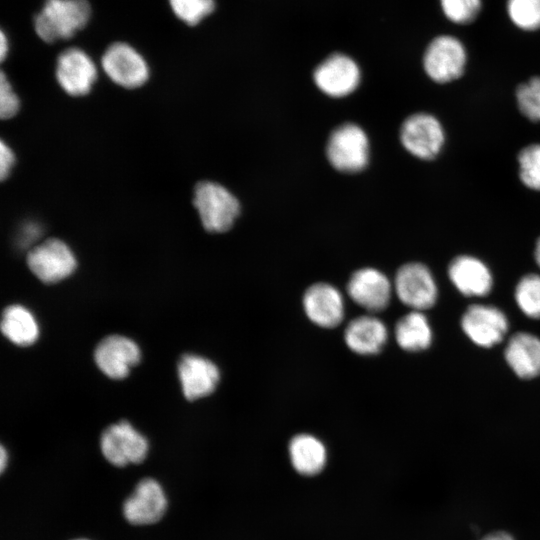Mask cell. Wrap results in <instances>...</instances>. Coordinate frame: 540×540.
<instances>
[{
  "instance_id": "cell-1",
  "label": "cell",
  "mask_w": 540,
  "mask_h": 540,
  "mask_svg": "<svg viewBox=\"0 0 540 540\" xmlns=\"http://www.w3.org/2000/svg\"><path fill=\"white\" fill-rule=\"evenodd\" d=\"M90 17L88 0H45L34 18V29L41 40L53 43L73 37Z\"/></svg>"
},
{
  "instance_id": "cell-2",
  "label": "cell",
  "mask_w": 540,
  "mask_h": 540,
  "mask_svg": "<svg viewBox=\"0 0 540 540\" xmlns=\"http://www.w3.org/2000/svg\"><path fill=\"white\" fill-rule=\"evenodd\" d=\"M193 204L203 227L212 233L229 230L240 213L237 198L213 181H201L195 186Z\"/></svg>"
},
{
  "instance_id": "cell-3",
  "label": "cell",
  "mask_w": 540,
  "mask_h": 540,
  "mask_svg": "<svg viewBox=\"0 0 540 540\" xmlns=\"http://www.w3.org/2000/svg\"><path fill=\"white\" fill-rule=\"evenodd\" d=\"M468 53L464 43L451 34H440L427 45L423 54V69L437 84H448L465 73Z\"/></svg>"
},
{
  "instance_id": "cell-4",
  "label": "cell",
  "mask_w": 540,
  "mask_h": 540,
  "mask_svg": "<svg viewBox=\"0 0 540 540\" xmlns=\"http://www.w3.org/2000/svg\"><path fill=\"white\" fill-rule=\"evenodd\" d=\"M369 152L368 136L355 123L341 124L332 131L327 141V159L340 172L362 171L369 162Z\"/></svg>"
},
{
  "instance_id": "cell-5",
  "label": "cell",
  "mask_w": 540,
  "mask_h": 540,
  "mask_svg": "<svg viewBox=\"0 0 540 540\" xmlns=\"http://www.w3.org/2000/svg\"><path fill=\"white\" fill-rule=\"evenodd\" d=\"M399 135L404 149L412 156L425 161L438 157L446 141L441 121L427 112L409 115L402 122Z\"/></svg>"
},
{
  "instance_id": "cell-6",
  "label": "cell",
  "mask_w": 540,
  "mask_h": 540,
  "mask_svg": "<svg viewBox=\"0 0 540 540\" xmlns=\"http://www.w3.org/2000/svg\"><path fill=\"white\" fill-rule=\"evenodd\" d=\"M26 262L30 271L47 284L66 279L77 268L74 252L58 238H49L35 245L29 250Z\"/></svg>"
},
{
  "instance_id": "cell-7",
  "label": "cell",
  "mask_w": 540,
  "mask_h": 540,
  "mask_svg": "<svg viewBox=\"0 0 540 540\" xmlns=\"http://www.w3.org/2000/svg\"><path fill=\"white\" fill-rule=\"evenodd\" d=\"M101 67L113 83L125 89L143 86L150 76L145 58L125 42H115L107 47L101 57Z\"/></svg>"
},
{
  "instance_id": "cell-8",
  "label": "cell",
  "mask_w": 540,
  "mask_h": 540,
  "mask_svg": "<svg viewBox=\"0 0 540 540\" xmlns=\"http://www.w3.org/2000/svg\"><path fill=\"white\" fill-rule=\"evenodd\" d=\"M100 448L108 462L122 467L142 462L148 452V441L129 422L123 420L103 431Z\"/></svg>"
},
{
  "instance_id": "cell-9",
  "label": "cell",
  "mask_w": 540,
  "mask_h": 540,
  "mask_svg": "<svg viewBox=\"0 0 540 540\" xmlns=\"http://www.w3.org/2000/svg\"><path fill=\"white\" fill-rule=\"evenodd\" d=\"M394 290L402 303L417 311L431 308L438 296L431 271L418 262L404 264L398 269Z\"/></svg>"
},
{
  "instance_id": "cell-10",
  "label": "cell",
  "mask_w": 540,
  "mask_h": 540,
  "mask_svg": "<svg viewBox=\"0 0 540 540\" xmlns=\"http://www.w3.org/2000/svg\"><path fill=\"white\" fill-rule=\"evenodd\" d=\"M55 75L65 93L81 97L91 91L98 72L93 59L84 50L70 47L59 54Z\"/></svg>"
},
{
  "instance_id": "cell-11",
  "label": "cell",
  "mask_w": 540,
  "mask_h": 540,
  "mask_svg": "<svg viewBox=\"0 0 540 540\" xmlns=\"http://www.w3.org/2000/svg\"><path fill=\"white\" fill-rule=\"evenodd\" d=\"M313 80L324 94L341 98L356 90L360 84L361 72L352 58L345 54L334 53L316 67Z\"/></svg>"
},
{
  "instance_id": "cell-12",
  "label": "cell",
  "mask_w": 540,
  "mask_h": 540,
  "mask_svg": "<svg viewBox=\"0 0 540 540\" xmlns=\"http://www.w3.org/2000/svg\"><path fill=\"white\" fill-rule=\"evenodd\" d=\"M506 315L497 307L470 305L461 317L463 332L476 345L489 348L500 343L508 331Z\"/></svg>"
},
{
  "instance_id": "cell-13",
  "label": "cell",
  "mask_w": 540,
  "mask_h": 540,
  "mask_svg": "<svg viewBox=\"0 0 540 540\" xmlns=\"http://www.w3.org/2000/svg\"><path fill=\"white\" fill-rule=\"evenodd\" d=\"M141 359L139 346L122 335H109L95 348L94 360L97 367L111 379H123Z\"/></svg>"
},
{
  "instance_id": "cell-14",
  "label": "cell",
  "mask_w": 540,
  "mask_h": 540,
  "mask_svg": "<svg viewBox=\"0 0 540 540\" xmlns=\"http://www.w3.org/2000/svg\"><path fill=\"white\" fill-rule=\"evenodd\" d=\"M167 500L161 485L152 478L140 480L133 493L123 503V515L134 525L159 521L164 515Z\"/></svg>"
},
{
  "instance_id": "cell-15",
  "label": "cell",
  "mask_w": 540,
  "mask_h": 540,
  "mask_svg": "<svg viewBox=\"0 0 540 540\" xmlns=\"http://www.w3.org/2000/svg\"><path fill=\"white\" fill-rule=\"evenodd\" d=\"M347 293L362 308L379 312L390 302L392 285L381 271L366 267L352 274L347 283Z\"/></svg>"
},
{
  "instance_id": "cell-16",
  "label": "cell",
  "mask_w": 540,
  "mask_h": 540,
  "mask_svg": "<svg viewBox=\"0 0 540 540\" xmlns=\"http://www.w3.org/2000/svg\"><path fill=\"white\" fill-rule=\"evenodd\" d=\"M177 370L183 394L189 401L210 395L220 379L216 364L196 354L181 356Z\"/></svg>"
},
{
  "instance_id": "cell-17",
  "label": "cell",
  "mask_w": 540,
  "mask_h": 540,
  "mask_svg": "<svg viewBox=\"0 0 540 540\" xmlns=\"http://www.w3.org/2000/svg\"><path fill=\"white\" fill-rule=\"evenodd\" d=\"M303 307L307 317L323 328L338 326L345 313L342 294L328 283L311 285L304 293Z\"/></svg>"
},
{
  "instance_id": "cell-18",
  "label": "cell",
  "mask_w": 540,
  "mask_h": 540,
  "mask_svg": "<svg viewBox=\"0 0 540 540\" xmlns=\"http://www.w3.org/2000/svg\"><path fill=\"white\" fill-rule=\"evenodd\" d=\"M448 276L457 290L469 297H483L490 293L493 277L488 266L472 255H459L448 266Z\"/></svg>"
},
{
  "instance_id": "cell-19",
  "label": "cell",
  "mask_w": 540,
  "mask_h": 540,
  "mask_svg": "<svg viewBox=\"0 0 540 540\" xmlns=\"http://www.w3.org/2000/svg\"><path fill=\"white\" fill-rule=\"evenodd\" d=\"M388 339V330L380 319L362 315L350 321L345 329L344 340L353 352L360 355L379 353Z\"/></svg>"
},
{
  "instance_id": "cell-20",
  "label": "cell",
  "mask_w": 540,
  "mask_h": 540,
  "mask_svg": "<svg viewBox=\"0 0 540 540\" xmlns=\"http://www.w3.org/2000/svg\"><path fill=\"white\" fill-rule=\"evenodd\" d=\"M504 356L518 377L531 379L540 374V338L534 334L517 332L512 335Z\"/></svg>"
},
{
  "instance_id": "cell-21",
  "label": "cell",
  "mask_w": 540,
  "mask_h": 540,
  "mask_svg": "<svg viewBox=\"0 0 540 540\" xmlns=\"http://www.w3.org/2000/svg\"><path fill=\"white\" fill-rule=\"evenodd\" d=\"M289 455L294 469L303 475L319 473L327 461L324 444L310 434H298L289 443Z\"/></svg>"
},
{
  "instance_id": "cell-22",
  "label": "cell",
  "mask_w": 540,
  "mask_h": 540,
  "mask_svg": "<svg viewBox=\"0 0 540 540\" xmlns=\"http://www.w3.org/2000/svg\"><path fill=\"white\" fill-rule=\"evenodd\" d=\"M2 334L15 345H32L39 337V325L33 313L26 307L13 304L6 307L1 319Z\"/></svg>"
},
{
  "instance_id": "cell-23",
  "label": "cell",
  "mask_w": 540,
  "mask_h": 540,
  "mask_svg": "<svg viewBox=\"0 0 540 540\" xmlns=\"http://www.w3.org/2000/svg\"><path fill=\"white\" fill-rule=\"evenodd\" d=\"M398 345L409 352L427 349L432 342V329L422 311L412 310L401 317L395 326Z\"/></svg>"
},
{
  "instance_id": "cell-24",
  "label": "cell",
  "mask_w": 540,
  "mask_h": 540,
  "mask_svg": "<svg viewBox=\"0 0 540 540\" xmlns=\"http://www.w3.org/2000/svg\"><path fill=\"white\" fill-rule=\"evenodd\" d=\"M511 23L525 32L540 30V0H506Z\"/></svg>"
},
{
  "instance_id": "cell-25",
  "label": "cell",
  "mask_w": 540,
  "mask_h": 540,
  "mask_svg": "<svg viewBox=\"0 0 540 540\" xmlns=\"http://www.w3.org/2000/svg\"><path fill=\"white\" fill-rule=\"evenodd\" d=\"M514 296L519 309L527 317L540 318V275H524L516 285Z\"/></svg>"
},
{
  "instance_id": "cell-26",
  "label": "cell",
  "mask_w": 540,
  "mask_h": 540,
  "mask_svg": "<svg viewBox=\"0 0 540 540\" xmlns=\"http://www.w3.org/2000/svg\"><path fill=\"white\" fill-rule=\"evenodd\" d=\"M518 176L528 189L540 192V143L524 146L517 155Z\"/></svg>"
},
{
  "instance_id": "cell-27",
  "label": "cell",
  "mask_w": 540,
  "mask_h": 540,
  "mask_svg": "<svg viewBox=\"0 0 540 540\" xmlns=\"http://www.w3.org/2000/svg\"><path fill=\"white\" fill-rule=\"evenodd\" d=\"M519 112L529 121L540 123V75L520 83L515 90Z\"/></svg>"
},
{
  "instance_id": "cell-28",
  "label": "cell",
  "mask_w": 540,
  "mask_h": 540,
  "mask_svg": "<svg viewBox=\"0 0 540 540\" xmlns=\"http://www.w3.org/2000/svg\"><path fill=\"white\" fill-rule=\"evenodd\" d=\"M442 13L456 25L472 24L479 17L482 0H439Z\"/></svg>"
},
{
  "instance_id": "cell-29",
  "label": "cell",
  "mask_w": 540,
  "mask_h": 540,
  "mask_svg": "<svg viewBox=\"0 0 540 540\" xmlns=\"http://www.w3.org/2000/svg\"><path fill=\"white\" fill-rule=\"evenodd\" d=\"M174 15L189 26L199 24L215 9V0H168Z\"/></svg>"
},
{
  "instance_id": "cell-30",
  "label": "cell",
  "mask_w": 540,
  "mask_h": 540,
  "mask_svg": "<svg viewBox=\"0 0 540 540\" xmlns=\"http://www.w3.org/2000/svg\"><path fill=\"white\" fill-rule=\"evenodd\" d=\"M20 109V100L11 83L2 72L0 78V116L2 119L14 117Z\"/></svg>"
},
{
  "instance_id": "cell-31",
  "label": "cell",
  "mask_w": 540,
  "mask_h": 540,
  "mask_svg": "<svg viewBox=\"0 0 540 540\" xmlns=\"http://www.w3.org/2000/svg\"><path fill=\"white\" fill-rule=\"evenodd\" d=\"M16 162V157L11 147L1 140L0 144V176L5 180L11 173Z\"/></svg>"
},
{
  "instance_id": "cell-32",
  "label": "cell",
  "mask_w": 540,
  "mask_h": 540,
  "mask_svg": "<svg viewBox=\"0 0 540 540\" xmlns=\"http://www.w3.org/2000/svg\"><path fill=\"white\" fill-rule=\"evenodd\" d=\"M39 228L34 224L27 225L22 232L24 242H33L39 236Z\"/></svg>"
},
{
  "instance_id": "cell-33",
  "label": "cell",
  "mask_w": 540,
  "mask_h": 540,
  "mask_svg": "<svg viewBox=\"0 0 540 540\" xmlns=\"http://www.w3.org/2000/svg\"><path fill=\"white\" fill-rule=\"evenodd\" d=\"M480 540H515L514 537L505 531H495L491 532L484 537H482Z\"/></svg>"
},
{
  "instance_id": "cell-34",
  "label": "cell",
  "mask_w": 540,
  "mask_h": 540,
  "mask_svg": "<svg viewBox=\"0 0 540 540\" xmlns=\"http://www.w3.org/2000/svg\"><path fill=\"white\" fill-rule=\"evenodd\" d=\"M9 51V41L6 34L2 31L0 34V57L4 61Z\"/></svg>"
},
{
  "instance_id": "cell-35",
  "label": "cell",
  "mask_w": 540,
  "mask_h": 540,
  "mask_svg": "<svg viewBox=\"0 0 540 540\" xmlns=\"http://www.w3.org/2000/svg\"><path fill=\"white\" fill-rule=\"evenodd\" d=\"M7 453H6V450L3 446H1V450H0V469H1V472H3V470L5 469V466H6V462H7Z\"/></svg>"
},
{
  "instance_id": "cell-36",
  "label": "cell",
  "mask_w": 540,
  "mask_h": 540,
  "mask_svg": "<svg viewBox=\"0 0 540 540\" xmlns=\"http://www.w3.org/2000/svg\"><path fill=\"white\" fill-rule=\"evenodd\" d=\"M534 258H535L536 264L540 268V237L537 239L536 244H535Z\"/></svg>"
},
{
  "instance_id": "cell-37",
  "label": "cell",
  "mask_w": 540,
  "mask_h": 540,
  "mask_svg": "<svg viewBox=\"0 0 540 540\" xmlns=\"http://www.w3.org/2000/svg\"><path fill=\"white\" fill-rule=\"evenodd\" d=\"M75 540H87V539H75Z\"/></svg>"
}]
</instances>
